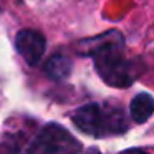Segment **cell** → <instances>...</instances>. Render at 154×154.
<instances>
[{
	"label": "cell",
	"mask_w": 154,
	"mask_h": 154,
	"mask_svg": "<svg viewBox=\"0 0 154 154\" xmlns=\"http://www.w3.org/2000/svg\"><path fill=\"white\" fill-rule=\"evenodd\" d=\"M121 154H149V152H146L143 149H128V151H123Z\"/></svg>",
	"instance_id": "cell-7"
},
{
	"label": "cell",
	"mask_w": 154,
	"mask_h": 154,
	"mask_svg": "<svg viewBox=\"0 0 154 154\" xmlns=\"http://www.w3.org/2000/svg\"><path fill=\"white\" fill-rule=\"evenodd\" d=\"M15 48L28 66H37L45 55L47 40L43 33H40L38 30L25 28L18 32L15 37Z\"/></svg>",
	"instance_id": "cell-4"
},
{
	"label": "cell",
	"mask_w": 154,
	"mask_h": 154,
	"mask_svg": "<svg viewBox=\"0 0 154 154\" xmlns=\"http://www.w3.org/2000/svg\"><path fill=\"white\" fill-rule=\"evenodd\" d=\"M71 68H73V63H71V60L66 55L55 53L47 60V63L43 66V71L50 80L63 81L71 75Z\"/></svg>",
	"instance_id": "cell-5"
},
{
	"label": "cell",
	"mask_w": 154,
	"mask_h": 154,
	"mask_svg": "<svg viewBox=\"0 0 154 154\" xmlns=\"http://www.w3.org/2000/svg\"><path fill=\"white\" fill-rule=\"evenodd\" d=\"M71 119L80 131L94 137L121 134L128 129L123 109L114 106H103L98 103H88L78 108Z\"/></svg>",
	"instance_id": "cell-2"
},
{
	"label": "cell",
	"mask_w": 154,
	"mask_h": 154,
	"mask_svg": "<svg viewBox=\"0 0 154 154\" xmlns=\"http://www.w3.org/2000/svg\"><path fill=\"white\" fill-rule=\"evenodd\" d=\"M81 144L61 124L50 123L42 128L28 154H80Z\"/></svg>",
	"instance_id": "cell-3"
},
{
	"label": "cell",
	"mask_w": 154,
	"mask_h": 154,
	"mask_svg": "<svg viewBox=\"0 0 154 154\" xmlns=\"http://www.w3.org/2000/svg\"><path fill=\"white\" fill-rule=\"evenodd\" d=\"M154 113V98L149 93H139L129 104V114L136 123H146Z\"/></svg>",
	"instance_id": "cell-6"
},
{
	"label": "cell",
	"mask_w": 154,
	"mask_h": 154,
	"mask_svg": "<svg viewBox=\"0 0 154 154\" xmlns=\"http://www.w3.org/2000/svg\"><path fill=\"white\" fill-rule=\"evenodd\" d=\"M80 50L93 57L98 75L109 86L126 88L133 85L141 73L139 63L124 55L123 35L116 30L81 40Z\"/></svg>",
	"instance_id": "cell-1"
}]
</instances>
